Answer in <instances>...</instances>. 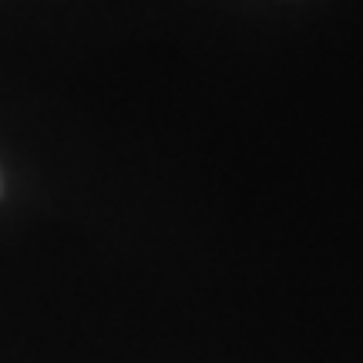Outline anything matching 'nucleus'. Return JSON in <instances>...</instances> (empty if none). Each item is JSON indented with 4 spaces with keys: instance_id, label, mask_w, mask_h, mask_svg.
<instances>
[]
</instances>
